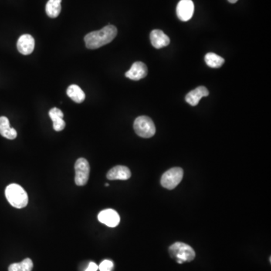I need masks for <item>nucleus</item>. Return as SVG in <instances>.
<instances>
[{
    "mask_svg": "<svg viewBox=\"0 0 271 271\" xmlns=\"http://www.w3.org/2000/svg\"><path fill=\"white\" fill-rule=\"evenodd\" d=\"M118 30L113 25H108L100 30L93 31L85 36V42L89 49H97L110 43L117 35Z\"/></svg>",
    "mask_w": 271,
    "mask_h": 271,
    "instance_id": "1",
    "label": "nucleus"
},
{
    "mask_svg": "<svg viewBox=\"0 0 271 271\" xmlns=\"http://www.w3.org/2000/svg\"><path fill=\"white\" fill-rule=\"evenodd\" d=\"M5 197L9 204L15 208L27 207L28 195L26 191L18 184H11L5 188Z\"/></svg>",
    "mask_w": 271,
    "mask_h": 271,
    "instance_id": "2",
    "label": "nucleus"
},
{
    "mask_svg": "<svg viewBox=\"0 0 271 271\" xmlns=\"http://www.w3.org/2000/svg\"><path fill=\"white\" fill-rule=\"evenodd\" d=\"M170 256L177 261V263L182 264L194 260L195 252L188 244L177 242L169 248Z\"/></svg>",
    "mask_w": 271,
    "mask_h": 271,
    "instance_id": "3",
    "label": "nucleus"
},
{
    "mask_svg": "<svg viewBox=\"0 0 271 271\" xmlns=\"http://www.w3.org/2000/svg\"><path fill=\"white\" fill-rule=\"evenodd\" d=\"M133 128L139 137L143 138H151L155 134V126L154 122L148 116H140L135 120Z\"/></svg>",
    "mask_w": 271,
    "mask_h": 271,
    "instance_id": "4",
    "label": "nucleus"
},
{
    "mask_svg": "<svg viewBox=\"0 0 271 271\" xmlns=\"http://www.w3.org/2000/svg\"><path fill=\"white\" fill-rule=\"evenodd\" d=\"M184 172L180 167H174L170 169L163 174L161 183L164 188L167 189H174L181 182Z\"/></svg>",
    "mask_w": 271,
    "mask_h": 271,
    "instance_id": "5",
    "label": "nucleus"
},
{
    "mask_svg": "<svg viewBox=\"0 0 271 271\" xmlns=\"http://www.w3.org/2000/svg\"><path fill=\"white\" fill-rule=\"evenodd\" d=\"M76 177L75 181L79 186H83L87 184L90 175V165L89 161L83 157L78 159L75 164Z\"/></svg>",
    "mask_w": 271,
    "mask_h": 271,
    "instance_id": "6",
    "label": "nucleus"
},
{
    "mask_svg": "<svg viewBox=\"0 0 271 271\" xmlns=\"http://www.w3.org/2000/svg\"><path fill=\"white\" fill-rule=\"evenodd\" d=\"M194 5L192 0H181L177 7V14L181 21H188L194 15Z\"/></svg>",
    "mask_w": 271,
    "mask_h": 271,
    "instance_id": "7",
    "label": "nucleus"
},
{
    "mask_svg": "<svg viewBox=\"0 0 271 271\" xmlns=\"http://www.w3.org/2000/svg\"><path fill=\"white\" fill-rule=\"evenodd\" d=\"M98 220L101 223L107 225L108 227L115 228V227L118 226L119 222H120V216H119V213L114 210L108 209V210L101 211L99 213Z\"/></svg>",
    "mask_w": 271,
    "mask_h": 271,
    "instance_id": "8",
    "label": "nucleus"
},
{
    "mask_svg": "<svg viewBox=\"0 0 271 271\" xmlns=\"http://www.w3.org/2000/svg\"><path fill=\"white\" fill-rule=\"evenodd\" d=\"M17 48L18 52L22 55H30L35 48V40L33 37L29 34L21 35L17 42Z\"/></svg>",
    "mask_w": 271,
    "mask_h": 271,
    "instance_id": "9",
    "label": "nucleus"
},
{
    "mask_svg": "<svg viewBox=\"0 0 271 271\" xmlns=\"http://www.w3.org/2000/svg\"><path fill=\"white\" fill-rule=\"evenodd\" d=\"M148 75V68L143 62H136L125 73V76L133 81L144 79Z\"/></svg>",
    "mask_w": 271,
    "mask_h": 271,
    "instance_id": "10",
    "label": "nucleus"
},
{
    "mask_svg": "<svg viewBox=\"0 0 271 271\" xmlns=\"http://www.w3.org/2000/svg\"><path fill=\"white\" fill-rule=\"evenodd\" d=\"M131 177V172L125 166H116L108 172L107 177L109 180H127Z\"/></svg>",
    "mask_w": 271,
    "mask_h": 271,
    "instance_id": "11",
    "label": "nucleus"
},
{
    "mask_svg": "<svg viewBox=\"0 0 271 271\" xmlns=\"http://www.w3.org/2000/svg\"><path fill=\"white\" fill-rule=\"evenodd\" d=\"M151 45L157 49L164 48L170 44V39L162 30H154L150 34Z\"/></svg>",
    "mask_w": 271,
    "mask_h": 271,
    "instance_id": "12",
    "label": "nucleus"
},
{
    "mask_svg": "<svg viewBox=\"0 0 271 271\" xmlns=\"http://www.w3.org/2000/svg\"><path fill=\"white\" fill-rule=\"evenodd\" d=\"M209 95L208 89L204 86H200L194 90L190 91L185 96V101L192 106H197L203 97Z\"/></svg>",
    "mask_w": 271,
    "mask_h": 271,
    "instance_id": "13",
    "label": "nucleus"
},
{
    "mask_svg": "<svg viewBox=\"0 0 271 271\" xmlns=\"http://www.w3.org/2000/svg\"><path fill=\"white\" fill-rule=\"evenodd\" d=\"M49 116L53 121V127L55 130L59 132L63 130L66 127V122L63 120V113L60 109L53 108L49 111Z\"/></svg>",
    "mask_w": 271,
    "mask_h": 271,
    "instance_id": "14",
    "label": "nucleus"
},
{
    "mask_svg": "<svg viewBox=\"0 0 271 271\" xmlns=\"http://www.w3.org/2000/svg\"><path fill=\"white\" fill-rule=\"evenodd\" d=\"M0 134L8 140H15L18 135L16 130L10 127L9 120L5 116L0 117Z\"/></svg>",
    "mask_w": 271,
    "mask_h": 271,
    "instance_id": "15",
    "label": "nucleus"
},
{
    "mask_svg": "<svg viewBox=\"0 0 271 271\" xmlns=\"http://www.w3.org/2000/svg\"><path fill=\"white\" fill-rule=\"evenodd\" d=\"M69 97H70L74 102L77 103H82L85 100V93L81 88L76 85H72L68 88L66 90Z\"/></svg>",
    "mask_w": 271,
    "mask_h": 271,
    "instance_id": "16",
    "label": "nucleus"
},
{
    "mask_svg": "<svg viewBox=\"0 0 271 271\" xmlns=\"http://www.w3.org/2000/svg\"><path fill=\"white\" fill-rule=\"evenodd\" d=\"M61 1L62 0H48L45 11L48 17L55 18L58 17L61 11Z\"/></svg>",
    "mask_w": 271,
    "mask_h": 271,
    "instance_id": "17",
    "label": "nucleus"
},
{
    "mask_svg": "<svg viewBox=\"0 0 271 271\" xmlns=\"http://www.w3.org/2000/svg\"><path fill=\"white\" fill-rule=\"evenodd\" d=\"M207 66L211 68H220L225 63V59L215 53H208L205 56Z\"/></svg>",
    "mask_w": 271,
    "mask_h": 271,
    "instance_id": "18",
    "label": "nucleus"
},
{
    "mask_svg": "<svg viewBox=\"0 0 271 271\" xmlns=\"http://www.w3.org/2000/svg\"><path fill=\"white\" fill-rule=\"evenodd\" d=\"M33 263L30 258H25L20 263L11 264L8 271H32Z\"/></svg>",
    "mask_w": 271,
    "mask_h": 271,
    "instance_id": "19",
    "label": "nucleus"
},
{
    "mask_svg": "<svg viewBox=\"0 0 271 271\" xmlns=\"http://www.w3.org/2000/svg\"><path fill=\"white\" fill-rule=\"evenodd\" d=\"M113 267H114V265H113V262L112 261L104 260L101 262L98 268L100 269V271H112Z\"/></svg>",
    "mask_w": 271,
    "mask_h": 271,
    "instance_id": "20",
    "label": "nucleus"
},
{
    "mask_svg": "<svg viewBox=\"0 0 271 271\" xmlns=\"http://www.w3.org/2000/svg\"><path fill=\"white\" fill-rule=\"evenodd\" d=\"M97 270L98 265L96 263H94V262H90L87 269L85 270V271H96Z\"/></svg>",
    "mask_w": 271,
    "mask_h": 271,
    "instance_id": "21",
    "label": "nucleus"
},
{
    "mask_svg": "<svg viewBox=\"0 0 271 271\" xmlns=\"http://www.w3.org/2000/svg\"><path fill=\"white\" fill-rule=\"evenodd\" d=\"M238 0H228V2H231V3H235V2H238Z\"/></svg>",
    "mask_w": 271,
    "mask_h": 271,
    "instance_id": "22",
    "label": "nucleus"
}]
</instances>
